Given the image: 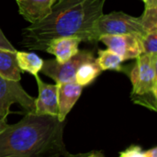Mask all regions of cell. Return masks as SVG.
Masks as SVG:
<instances>
[{
  "mask_svg": "<svg viewBox=\"0 0 157 157\" xmlns=\"http://www.w3.org/2000/svg\"><path fill=\"white\" fill-rule=\"evenodd\" d=\"M107 0H57L50 14L22 29L21 45L45 52L49 42L60 37H77L93 43L97 20L103 15Z\"/></svg>",
  "mask_w": 157,
  "mask_h": 157,
  "instance_id": "obj_1",
  "label": "cell"
},
{
  "mask_svg": "<svg viewBox=\"0 0 157 157\" xmlns=\"http://www.w3.org/2000/svg\"><path fill=\"white\" fill-rule=\"evenodd\" d=\"M63 127L57 117L26 113L0 133V157H70Z\"/></svg>",
  "mask_w": 157,
  "mask_h": 157,
  "instance_id": "obj_2",
  "label": "cell"
},
{
  "mask_svg": "<svg viewBox=\"0 0 157 157\" xmlns=\"http://www.w3.org/2000/svg\"><path fill=\"white\" fill-rule=\"evenodd\" d=\"M134 104L157 110V54H142L129 72Z\"/></svg>",
  "mask_w": 157,
  "mask_h": 157,
  "instance_id": "obj_3",
  "label": "cell"
},
{
  "mask_svg": "<svg viewBox=\"0 0 157 157\" xmlns=\"http://www.w3.org/2000/svg\"><path fill=\"white\" fill-rule=\"evenodd\" d=\"M135 34L141 38L145 35V30L140 17H132L122 11H113L103 14L98 20L93 31V43L104 35Z\"/></svg>",
  "mask_w": 157,
  "mask_h": 157,
  "instance_id": "obj_4",
  "label": "cell"
},
{
  "mask_svg": "<svg viewBox=\"0 0 157 157\" xmlns=\"http://www.w3.org/2000/svg\"><path fill=\"white\" fill-rule=\"evenodd\" d=\"M94 52L88 50H79L69 61L60 63L55 59L43 61L40 72L55 81V84H63L75 81L77 69L85 63L94 61Z\"/></svg>",
  "mask_w": 157,
  "mask_h": 157,
  "instance_id": "obj_5",
  "label": "cell"
},
{
  "mask_svg": "<svg viewBox=\"0 0 157 157\" xmlns=\"http://www.w3.org/2000/svg\"><path fill=\"white\" fill-rule=\"evenodd\" d=\"M13 104H18L26 113L35 111V98L25 91L19 81L6 79L0 75V112L7 118Z\"/></svg>",
  "mask_w": 157,
  "mask_h": 157,
  "instance_id": "obj_6",
  "label": "cell"
},
{
  "mask_svg": "<svg viewBox=\"0 0 157 157\" xmlns=\"http://www.w3.org/2000/svg\"><path fill=\"white\" fill-rule=\"evenodd\" d=\"M98 41L104 43L123 61L136 59L143 54L141 37L135 34L104 35L98 39Z\"/></svg>",
  "mask_w": 157,
  "mask_h": 157,
  "instance_id": "obj_7",
  "label": "cell"
},
{
  "mask_svg": "<svg viewBox=\"0 0 157 157\" xmlns=\"http://www.w3.org/2000/svg\"><path fill=\"white\" fill-rule=\"evenodd\" d=\"M39 95L35 98V111L39 115L57 117L58 115V85L44 83L40 76H36Z\"/></svg>",
  "mask_w": 157,
  "mask_h": 157,
  "instance_id": "obj_8",
  "label": "cell"
},
{
  "mask_svg": "<svg viewBox=\"0 0 157 157\" xmlns=\"http://www.w3.org/2000/svg\"><path fill=\"white\" fill-rule=\"evenodd\" d=\"M58 85V115L60 121H64L65 118L79 99L83 87L75 81L57 84Z\"/></svg>",
  "mask_w": 157,
  "mask_h": 157,
  "instance_id": "obj_9",
  "label": "cell"
},
{
  "mask_svg": "<svg viewBox=\"0 0 157 157\" xmlns=\"http://www.w3.org/2000/svg\"><path fill=\"white\" fill-rule=\"evenodd\" d=\"M57 0H16L18 13L29 24L36 23L46 17Z\"/></svg>",
  "mask_w": 157,
  "mask_h": 157,
  "instance_id": "obj_10",
  "label": "cell"
},
{
  "mask_svg": "<svg viewBox=\"0 0 157 157\" xmlns=\"http://www.w3.org/2000/svg\"><path fill=\"white\" fill-rule=\"evenodd\" d=\"M81 39L77 37H60L53 39L48 44L45 52L55 56V60L60 63H65L74 57L79 51Z\"/></svg>",
  "mask_w": 157,
  "mask_h": 157,
  "instance_id": "obj_11",
  "label": "cell"
},
{
  "mask_svg": "<svg viewBox=\"0 0 157 157\" xmlns=\"http://www.w3.org/2000/svg\"><path fill=\"white\" fill-rule=\"evenodd\" d=\"M16 51L0 48V75L10 80L20 81L21 70L19 69L16 57Z\"/></svg>",
  "mask_w": 157,
  "mask_h": 157,
  "instance_id": "obj_12",
  "label": "cell"
},
{
  "mask_svg": "<svg viewBox=\"0 0 157 157\" xmlns=\"http://www.w3.org/2000/svg\"><path fill=\"white\" fill-rule=\"evenodd\" d=\"M16 57L21 72H27L34 77L38 76L43 65V60L39 55L34 52L17 51Z\"/></svg>",
  "mask_w": 157,
  "mask_h": 157,
  "instance_id": "obj_13",
  "label": "cell"
},
{
  "mask_svg": "<svg viewBox=\"0 0 157 157\" xmlns=\"http://www.w3.org/2000/svg\"><path fill=\"white\" fill-rule=\"evenodd\" d=\"M101 69L96 61L86 62L83 63L76 71L75 75V82L82 87L93 83L96 78L101 74Z\"/></svg>",
  "mask_w": 157,
  "mask_h": 157,
  "instance_id": "obj_14",
  "label": "cell"
},
{
  "mask_svg": "<svg viewBox=\"0 0 157 157\" xmlns=\"http://www.w3.org/2000/svg\"><path fill=\"white\" fill-rule=\"evenodd\" d=\"M96 63L101 69V71L106 70H112L122 72L124 71V67L122 66L123 60L112 51L106 49V50H98V58L95 59Z\"/></svg>",
  "mask_w": 157,
  "mask_h": 157,
  "instance_id": "obj_15",
  "label": "cell"
},
{
  "mask_svg": "<svg viewBox=\"0 0 157 157\" xmlns=\"http://www.w3.org/2000/svg\"><path fill=\"white\" fill-rule=\"evenodd\" d=\"M143 54H157V31L146 33L141 38Z\"/></svg>",
  "mask_w": 157,
  "mask_h": 157,
  "instance_id": "obj_16",
  "label": "cell"
},
{
  "mask_svg": "<svg viewBox=\"0 0 157 157\" xmlns=\"http://www.w3.org/2000/svg\"><path fill=\"white\" fill-rule=\"evenodd\" d=\"M119 157H145L144 151L138 145H132L120 153Z\"/></svg>",
  "mask_w": 157,
  "mask_h": 157,
  "instance_id": "obj_17",
  "label": "cell"
},
{
  "mask_svg": "<svg viewBox=\"0 0 157 157\" xmlns=\"http://www.w3.org/2000/svg\"><path fill=\"white\" fill-rule=\"evenodd\" d=\"M0 48L9 50V51H16V49L13 47L12 43L6 39L5 34L3 33L2 29H0Z\"/></svg>",
  "mask_w": 157,
  "mask_h": 157,
  "instance_id": "obj_18",
  "label": "cell"
},
{
  "mask_svg": "<svg viewBox=\"0 0 157 157\" xmlns=\"http://www.w3.org/2000/svg\"><path fill=\"white\" fill-rule=\"evenodd\" d=\"M70 157H105L101 152L98 151H91L88 153L77 154V155H71Z\"/></svg>",
  "mask_w": 157,
  "mask_h": 157,
  "instance_id": "obj_19",
  "label": "cell"
},
{
  "mask_svg": "<svg viewBox=\"0 0 157 157\" xmlns=\"http://www.w3.org/2000/svg\"><path fill=\"white\" fill-rule=\"evenodd\" d=\"M8 123L6 122V117H5L1 112H0V133L7 127Z\"/></svg>",
  "mask_w": 157,
  "mask_h": 157,
  "instance_id": "obj_20",
  "label": "cell"
},
{
  "mask_svg": "<svg viewBox=\"0 0 157 157\" xmlns=\"http://www.w3.org/2000/svg\"><path fill=\"white\" fill-rule=\"evenodd\" d=\"M145 157H157V147H153L144 152Z\"/></svg>",
  "mask_w": 157,
  "mask_h": 157,
  "instance_id": "obj_21",
  "label": "cell"
},
{
  "mask_svg": "<svg viewBox=\"0 0 157 157\" xmlns=\"http://www.w3.org/2000/svg\"><path fill=\"white\" fill-rule=\"evenodd\" d=\"M143 1H144V4H145V3H147L148 1H150V0H143Z\"/></svg>",
  "mask_w": 157,
  "mask_h": 157,
  "instance_id": "obj_22",
  "label": "cell"
}]
</instances>
